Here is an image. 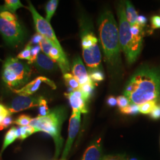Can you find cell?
Returning a JSON list of instances; mask_svg holds the SVG:
<instances>
[{"label":"cell","instance_id":"1","mask_svg":"<svg viewBox=\"0 0 160 160\" xmlns=\"http://www.w3.org/2000/svg\"><path fill=\"white\" fill-rule=\"evenodd\" d=\"M124 95L131 104L141 105L157 101L160 96V73L152 68L139 69L127 83Z\"/></svg>","mask_w":160,"mask_h":160},{"label":"cell","instance_id":"2","mask_svg":"<svg viewBox=\"0 0 160 160\" xmlns=\"http://www.w3.org/2000/svg\"><path fill=\"white\" fill-rule=\"evenodd\" d=\"M98 32L104 57L111 67L120 62V46L119 30L112 12H103L98 20Z\"/></svg>","mask_w":160,"mask_h":160},{"label":"cell","instance_id":"3","mask_svg":"<svg viewBox=\"0 0 160 160\" xmlns=\"http://www.w3.org/2000/svg\"><path fill=\"white\" fill-rule=\"evenodd\" d=\"M67 116V110L64 106L56 107L50 110L49 114L32 119L30 126H32L36 132H43L51 137L55 145V158L60 154L63 147V139L61 132L62 125Z\"/></svg>","mask_w":160,"mask_h":160},{"label":"cell","instance_id":"4","mask_svg":"<svg viewBox=\"0 0 160 160\" xmlns=\"http://www.w3.org/2000/svg\"><path fill=\"white\" fill-rule=\"evenodd\" d=\"M118 15L119 20V40L128 62L133 63L140 54L142 47V37L135 36L132 33L131 25L126 18L125 6L122 2L118 7Z\"/></svg>","mask_w":160,"mask_h":160},{"label":"cell","instance_id":"5","mask_svg":"<svg viewBox=\"0 0 160 160\" xmlns=\"http://www.w3.org/2000/svg\"><path fill=\"white\" fill-rule=\"evenodd\" d=\"M0 34L8 46L17 47L26 38V32L16 14L0 6Z\"/></svg>","mask_w":160,"mask_h":160},{"label":"cell","instance_id":"6","mask_svg":"<svg viewBox=\"0 0 160 160\" xmlns=\"http://www.w3.org/2000/svg\"><path fill=\"white\" fill-rule=\"evenodd\" d=\"M28 63H24L17 58H7L2 70V80L10 89H18L24 86L32 75V69Z\"/></svg>","mask_w":160,"mask_h":160},{"label":"cell","instance_id":"7","mask_svg":"<svg viewBox=\"0 0 160 160\" xmlns=\"http://www.w3.org/2000/svg\"><path fill=\"white\" fill-rule=\"evenodd\" d=\"M82 57L88 69V73L100 69L101 53L96 36L90 30L85 29L81 36Z\"/></svg>","mask_w":160,"mask_h":160},{"label":"cell","instance_id":"8","mask_svg":"<svg viewBox=\"0 0 160 160\" xmlns=\"http://www.w3.org/2000/svg\"><path fill=\"white\" fill-rule=\"evenodd\" d=\"M28 8L32 14L35 28L38 33L41 34L43 38L50 41L52 45L59 51H63L50 23L46 20V18L40 16L30 1H29V7Z\"/></svg>","mask_w":160,"mask_h":160},{"label":"cell","instance_id":"9","mask_svg":"<svg viewBox=\"0 0 160 160\" xmlns=\"http://www.w3.org/2000/svg\"><path fill=\"white\" fill-rule=\"evenodd\" d=\"M39 46L45 55L58 63L63 75L69 73L70 71L69 63L64 51H59L45 38L41 40Z\"/></svg>","mask_w":160,"mask_h":160},{"label":"cell","instance_id":"10","mask_svg":"<svg viewBox=\"0 0 160 160\" xmlns=\"http://www.w3.org/2000/svg\"><path fill=\"white\" fill-rule=\"evenodd\" d=\"M81 113L78 111H72V113L71 114L69 122L68 137L65 144V147L63 149L61 160H66L69 152L71 151L75 138L79 131Z\"/></svg>","mask_w":160,"mask_h":160},{"label":"cell","instance_id":"11","mask_svg":"<svg viewBox=\"0 0 160 160\" xmlns=\"http://www.w3.org/2000/svg\"><path fill=\"white\" fill-rule=\"evenodd\" d=\"M40 97L19 96L12 99L8 109L12 114L39 106Z\"/></svg>","mask_w":160,"mask_h":160},{"label":"cell","instance_id":"12","mask_svg":"<svg viewBox=\"0 0 160 160\" xmlns=\"http://www.w3.org/2000/svg\"><path fill=\"white\" fill-rule=\"evenodd\" d=\"M42 82H44L48 86H50L52 89H56L57 86L52 80L45 77H39L35 78L32 81L30 82L23 86L21 88L18 89H11L12 91L19 96H30L37 92Z\"/></svg>","mask_w":160,"mask_h":160},{"label":"cell","instance_id":"13","mask_svg":"<svg viewBox=\"0 0 160 160\" xmlns=\"http://www.w3.org/2000/svg\"><path fill=\"white\" fill-rule=\"evenodd\" d=\"M65 96L68 99L72 111H78L81 113H87V101L80 90H73L69 93H65Z\"/></svg>","mask_w":160,"mask_h":160},{"label":"cell","instance_id":"14","mask_svg":"<svg viewBox=\"0 0 160 160\" xmlns=\"http://www.w3.org/2000/svg\"><path fill=\"white\" fill-rule=\"evenodd\" d=\"M72 72L80 85L84 84L91 80L86 67L79 56L75 58L72 62Z\"/></svg>","mask_w":160,"mask_h":160},{"label":"cell","instance_id":"15","mask_svg":"<svg viewBox=\"0 0 160 160\" xmlns=\"http://www.w3.org/2000/svg\"><path fill=\"white\" fill-rule=\"evenodd\" d=\"M102 145L101 139H99L87 148L81 160H102Z\"/></svg>","mask_w":160,"mask_h":160},{"label":"cell","instance_id":"16","mask_svg":"<svg viewBox=\"0 0 160 160\" xmlns=\"http://www.w3.org/2000/svg\"><path fill=\"white\" fill-rule=\"evenodd\" d=\"M35 67L40 71H52L57 69L58 63L45 53H40L34 61Z\"/></svg>","mask_w":160,"mask_h":160},{"label":"cell","instance_id":"17","mask_svg":"<svg viewBox=\"0 0 160 160\" xmlns=\"http://www.w3.org/2000/svg\"><path fill=\"white\" fill-rule=\"evenodd\" d=\"M17 129L16 127L12 126L6 133L4 142L2 146V148L0 151V160L2 159V155L6 148L12 142H14L17 139Z\"/></svg>","mask_w":160,"mask_h":160},{"label":"cell","instance_id":"18","mask_svg":"<svg viewBox=\"0 0 160 160\" xmlns=\"http://www.w3.org/2000/svg\"><path fill=\"white\" fill-rule=\"evenodd\" d=\"M126 18L131 26H132L137 23V12L135 10L134 7L132 4L131 2L129 1H126Z\"/></svg>","mask_w":160,"mask_h":160},{"label":"cell","instance_id":"19","mask_svg":"<svg viewBox=\"0 0 160 160\" xmlns=\"http://www.w3.org/2000/svg\"><path fill=\"white\" fill-rule=\"evenodd\" d=\"M94 89V84L92 80L84 84L80 85V92H82L84 98L87 102L91 97L92 93Z\"/></svg>","mask_w":160,"mask_h":160},{"label":"cell","instance_id":"20","mask_svg":"<svg viewBox=\"0 0 160 160\" xmlns=\"http://www.w3.org/2000/svg\"><path fill=\"white\" fill-rule=\"evenodd\" d=\"M35 132H36L34 128L30 125L20 127L17 129V138L21 140H24Z\"/></svg>","mask_w":160,"mask_h":160},{"label":"cell","instance_id":"21","mask_svg":"<svg viewBox=\"0 0 160 160\" xmlns=\"http://www.w3.org/2000/svg\"><path fill=\"white\" fill-rule=\"evenodd\" d=\"M59 1L58 0H51L48 2L46 4L45 10H46V20L50 22L52 17H53L55 12L57 8Z\"/></svg>","mask_w":160,"mask_h":160},{"label":"cell","instance_id":"22","mask_svg":"<svg viewBox=\"0 0 160 160\" xmlns=\"http://www.w3.org/2000/svg\"><path fill=\"white\" fill-rule=\"evenodd\" d=\"M4 7L7 10L16 14V12L18 8L25 7L19 0H6Z\"/></svg>","mask_w":160,"mask_h":160},{"label":"cell","instance_id":"23","mask_svg":"<svg viewBox=\"0 0 160 160\" xmlns=\"http://www.w3.org/2000/svg\"><path fill=\"white\" fill-rule=\"evenodd\" d=\"M63 78L65 82V84L71 88L72 91L80 89V84L78 81L75 79L73 75L67 73L63 75Z\"/></svg>","mask_w":160,"mask_h":160},{"label":"cell","instance_id":"24","mask_svg":"<svg viewBox=\"0 0 160 160\" xmlns=\"http://www.w3.org/2000/svg\"><path fill=\"white\" fill-rule=\"evenodd\" d=\"M157 101H150L147 103H143L141 105L139 106V111L140 113L143 114H150L152 110L154 109L155 107L157 106Z\"/></svg>","mask_w":160,"mask_h":160},{"label":"cell","instance_id":"25","mask_svg":"<svg viewBox=\"0 0 160 160\" xmlns=\"http://www.w3.org/2000/svg\"><path fill=\"white\" fill-rule=\"evenodd\" d=\"M32 120V118L29 115L21 114L13 122V123L20 126V127L29 126Z\"/></svg>","mask_w":160,"mask_h":160},{"label":"cell","instance_id":"26","mask_svg":"<svg viewBox=\"0 0 160 160\" xmlns=\"http://www.w3.org/2000/svg\"><path fill=\"white\" fill-rule=\"evenodd\" d=\"M32 48V45L30 42L26 46L23 51L20 52L17 56L18 59H26L30 61L31 59V50Z\"/></svg>","mask_w":160,"mask_h":160},{"label":"cell","instance_id":"27","mask_svg":"<svg viewBox=\"0 0 160 160\" xmlns=\"http://www.w3.org/2000/svg\"><path fill=\"white\" fill-rule=\"evenodd\" d=\"M50 110L48 106V103L43 97H40L39 104V112L40 116H45L49 114Z\"/></svg>","mask_w":160,"mask_h":160},{"label":"cell","instance_id":"28","mask_svg":"<svg viewBox=\"0 0 160 160\" xmlns=\"http://www.w3.org/2000/svg\"><path fill=\"white\" fill-rule=\"evenodd\" d=\"M89 77L93 82H99L104 79V75L102 70H94L88 73Z\"/></svg>","mask_w":160,"mask_h":160},{"label":"cell","instance_id":"29","mask_svg":"<svg viewBox=\"0 0 160 160\" xmlns=\"http://www.w3.org/2000/svg\"><path fill=\"white\" fill-rule=\"evenodd\" d=\"M121 113L125 114L135 115L138 114L139 111V106L135 104H130L128 106L123 109H120Z\"/></svg>","mask_w":160,"mask_h":160},{"label":"cell","instance_id":"30","mask_svg":"<svg viewBox=\"0 0 160 160\" xmlns=\"http://www.w3.org/2000/svg\"><path fill=\"white\" fill-rule=\"evenodd\" d=\"M130 104L129 100L125 96H120L117 98V104L120 109L126 108Z\"/></svg>","mask_w":160,"mask_h":160},{"label":"cell","instance_id":"31","mask_svg":"<svg viewBox=\"0 0 160 160\" xmlns=\"http://www.w3.org/2000/svg\"><path fill=\"white\" fill-rule=\"evenodd\" d=\"M40 50H41V48L39 45H36L32 47L31 50V59L29 62H28L29 64L34 63V61H36L38 55L39 54Z\"/></svg>","mask_w":160,"mask_h":160},{"label":"cell","instance_id":"32","mask_svg":"<svg viewBox=\"0 0 160 160\" xmlns=\"http://www.w3.org/2000/svg\"><path fill=\"white\" fill-rule=\"evenodd\" d=\"M11 114L8 108L0 103V124L6 117L11 116Z\"/></svg>","mask_w":160,"mask_h":160},{"label":"cell","instance_id":"33","mask_svg":"<svg viewBox=\"0 0 160 160\" xmlns=\"http://www.w3.org/2000/svg\"><path fill=\"white\" fill-rule=\"evenodd\" d=\"M13 120L11 116H8L6 117V118L2 120V122L0 124V131H2L8 126H10L13 123Z\"/></svg>","mask_w":160,"mask_h":160},{"label":"cell","instance_id":"34","mask_svg":"<svg viewBox=\"0 0 160 160\" xmlns=\"http://www.w3.org/2000/svg\"><path fill=\"white\" fill-rule=\"evenodd\" d=\"M151 23L152 29H160V16H152L151 18Z\"/></svg>","mask_w":160,"mask_h":160},{"label":"cell","instance_id":"35","mask_svg":"<svg viewBox=\"0 0 160 160\" xmlns=\"http://www.w3.org/2000/svg\"><path fill=\"white\" fill-rule=\"evenodd\" d=\"M150 117L154 119L157 120L160 118V106L157 105L150 113Z\"/></svg>","mask_w":160,"mask_h":160},{"label":"cell","instance_id":"36","mask_svg":"<svg viewBox=\"0 0 160 160\" xmlns=\"http://www.w3.org/2000/svg\"><path fill=\"white\" fill-rule=\"evenodd\" d=\"M102 160H126V159L123 155H116L104 156Z\"/></svg>","mask_w":160,"mask_h":160},{"label":"cell","instance_id":"37","mask_svg":"<svg viewBox=\"0 0 160 160\" xmlns=\"http://www.w3.org/2000/svg\"><path fill=\"white\" fill-rule=\"evenodd\" d=\"M43 37L41 34H39V33H37L36 34H34V36H33L32 40H31L30 42L32 43V44H33V45H38V44H39V45L41 40L43 39Z\"/></svg>","mask_w":160,"mask_h":160},{"label":"cell","instance_id":"38","mask_svg":"<svg viewBox=\"0 0 160 160\" xmlns=\"http://www.w3.org/2000/svg\"><path fill=\"white\" fill-rule=\"evenodd\" d=\"M147 22V18L143 16H138L137 20V23L142 28L145 25V24Z\"/></svg>","mask_w":160,"mask_h":160},{"label":"cell","instance_id":"39","mask_svg":"<svg viewBox=\"0 0 160 160\" xmlns=\"http://www.w3.org/2000/svg\"><path fill=\"white\" fill-rule=\"evenodd\" d=\"M107 103L110 107H114L117 105V99L113 96H110L107 100Z\"/></svg>","mask_w":160,"mask_h":160},{"label":"cell","instance_id":"40","mask_svg":"<svg viewBox=\"0 0 160 160\" xmlns=\"http://www.w3.org/2000/svg\"><path fill=\"white\" fill-rule=\"evenodd\" d=\"M138 160V159H137V158H131V160Z\"/></svg>","mask_w":160,"mask_h":160},{"label":"cell","instance_id":"41","mask_svg":"<svg viewBox=\"0 0 160 160\" xmlns=\"http://www.w3.org/2000/svg\"></svg>","mask_w":160,"mask_h":160}]
</instances>
